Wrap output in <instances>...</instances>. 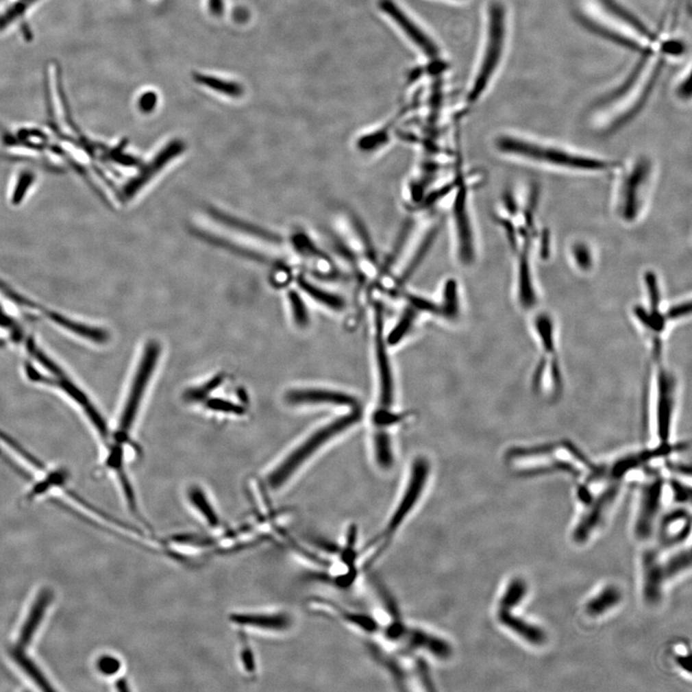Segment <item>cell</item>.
Returning <instances> with one entry per match:
<instances>
[{
	"label": "cell",
	"instance_id": "28",
	"mask_svg": "<svg viewBox=\"0 0 692 692\" xmlns=\"http://www.w3.org/2000/svg\"><path fill=\"white\" fill-rule=\"evenodd\" d=\"M691 551L682 550L671 556L667 560L663 562V572H665V579L674 578L677 575L686 571L691 567Z\"/></svg>",
	"mask_w": 692,
	"mask_h": 692
},
{
	"label": "cell",
	"instance_id": "6",
	"mask_svg": "<svg viewBox=\"0 0 692 692\" xmlns=\"http://www.w3.org/2000/svg\"><path fill=\"white\" fill-rule=\"evenodd\" d=\"M360 419L359 412H354L351 414L346 415L336 421H332L328 425L322 427L316 433L312 434L308 440L305 441L299 447L297 448L292 454L288 456L285 460L276 467L273 471L267 477V484L271 490H279L284 484L287 483L291 477L297 472L304 464L305 460L309 459L312 453L316 452L321 448L322 445L331 440L332 438L341 433L348 427L356 423Z\"/></svg>",
	"mask_w": 692,
	"mask_h": 692
},
{
	"label": "cell",
	"instance_id": "30",
	"mask_svg": "<svg viewBox=\"0 0 692 692\" xmlns=\"http://www.w3.org/2000/svg\"><path fill=\"white\" fill-rule=\"evenodd\" d=\"M376 462L383 469H390L393 464V448L388 434L380 432L374 438Z\"/></svg>",
	"mask_w": 692,
	"mask_h": 692
},
{
	"label": "cell",
	"instance_id": "47",
	"mask_svg": "<svg viewBox=\"0 0 692 692\" xmlns=\"http://www.w3.org/2000/svg\"><path fill=\"white\" fill-rule=\"evenodd\" d=\"M208 9L212 15L221 16L224 9V0H208Z\"/></svg>",
	"mask_w": 692,
	"mask_h": 692
},
{
	"label": "cell",
	"instance_id": "18",
	"mask_svg": "<svg viewBox=\"0 0 692 692\" xmlns=\"http://www.w3.org/2000/svg\"><path fill=\"white\" fill-rule=\"evenodd\" d=\"M689 512L676 509L665 515L658 527V543L662 548H669L682 543L691 533Z\"/></svg>",
	"mask_w": 692,
	"mask_h": 692
},
{
	"label": "cell",
	"instance_id": "31",
	"mask_svg": "<svg viewBox=\"0 0 692 692\" xmlns=\"http://www.w3.org/2000/svg\"><path fill=\"white\" fill-rule=\"evenodd\" d=\"M441 312L448 319H454L459 312V298H458L457 283L455 280H448L443 290V304Z\"/></svg>",
	"mask_w": 692,
	"mask_h": 692
},
{
	"label": "cell",
	"instance_id": "25",
	"mask_svg": "<svg viewBox=\"0 0 692 692\" xmlns=\"http://www.w3.org/2000/svg\"><path fill=\"white\" fill-rule=\"evenodd\" d=\"M527 593H528V586L523 579L514 578L510 580L509 584L506 586L504 593L501 595L497 610H514L519 604L523 602Z\"/></svg>",
	"mask_w": 692,
	"mask_h": 692
},
{
	"label": "cell",
	"instance_id": "29",
	"mask_svg": "<svg viewBox=\"0 0 692 692\" xmlns=\"http://www.w3.org/2000/svg\"><path fill=\"white\" fill-rule=\"evenodd\" d=\"M213 217H214V219L225 224V225L233 228L243 229V230H245V232L250 234V235H254L255 237L262 238L271 243L280 242V240L274 234L267 232V231L262 230V229L258 228L256 226L240 223L238 219L230 218V217L225 216L223 213H219L218 211L213 212Z\"/></svg>",
	"mask_w": 692,
	"mask_h": 692
},
{
	"label": "cell",
	"instance_id": "22",
	"mask_svg": "<svg viewBox=\"0 0 692 692\" xmlns=\"http://www.w3.org/2000/svg\"><path fill=\"white\" fill-rule=\"evenodd\" d=\"M188 499L198 517L207 527L216 531L223 527L221 515L201 488L197 486L190 488Z\"/></svg>",
	"mask_w": 692,
	"mask_h": 692
},
{
	"label": "cell",
	"instance_id": "4",
	"mask_svg": "<svg viewBox=\"0 0 692 692\" xmlns=\"http://www.w3.org/2000/svg\"><path fill=\"white\" fill-rule=\"evenodd\" d=\"M652 361V432L655 445H667L672 443L673 428L677 414L679 380L675 372L663 361V357L651 359Z\"/></svg>",
	"mask_w": 692,
	"mask_h": 692
},
{
	"label": "cell",
	"instance_id": "45",
	"mask_svg": "<svg viewBox=\"0 0 692 692\" xmlns=\"http://www.w3.org/2000/svg\"><path fill=\"white\" fill-rule=\"evenodd\" d=\"M504 205L506 210L510 216H515L519 212V205L512 193L508 192L504 195Z\"/></svg>",
	"mask_w": 692,
	"mask_h": 692
},
{
	"label": "cell",
	"instance_id": "7",
	"mask_svg": "<svg viewBox=\"0 0 692 692\" xmlns=\"http://www.w3.org/2000/svg\"><path fill=\"white\" fill-rule=\"evenodd\" d=\"M651 163L648 159L639 158L633 164L622 181L619 190L618 211L623 221L633 223L641 213L644 188L651 175Z\"/></svg>",
	"mask_w": 692,
	"mask_h": 692
},
{
	"label": "cell",
	"instance_id": "21",
	"mask_svg": "<svg viewBox=\"0 0 692 692\" xmlns=\"http://www.w3.org/2000/svg\"><path fill=\"white\" fill-rule=\"evenodd\" d=\"M497 619L502 626L530 644L541 645L546 641L545 632L541 627L517 617L512 610H497Z\"/></svg>",
	"mask_w": 692,
	"mask_h": 692
},
{
	"label": "cell",
	"instance_id": "26",
	"mask_svg": "<svg viewBox=\"0 0 692 692\" xmlns=\"http://www.w3.org/2000/svg\"><path fill=\"white\" fill-rule=\"evenodd\" d=\"M297 282L299 287L310 297H312L314 301L321 303V304L328 307L329 309L334 310V311L338 312L345 309V300L340 295H334V293L327 292L325 290H322V288L312 285V283L308 282L304 278L298 279Z\"/></svg>",
	"mask_w": 692,
	"mask_h": 692
},
{
	"label": "cell",
	"instance_id": "15",
	"mask_svg": "<svg viewBox=\"0 0 692 692\" xmlns=\"http://www.w3.org/2000/svg\"><path fill=\"white\" fill-rule=\"evenodd\" d=\"M184 149H185V145L183 143L181 140H175L166 145L163 149L160 150L151 161H149L142 169L137 177L129 182L125 188V193H124L125 197H133L138 190H142L147 183L150 182L155 175L163 171L164 166H168L173 159L182 153Z\"/></svg>",
	"mask_w": 692,
	"mask_h": 692
},
{
	"label": "cell",
	"instance_id": "44",
	"mask_svg": "<svg viewBox=\"0 0 692 692\" xmlns=\"http://www.w3.org/2000/svg\"><path fill=\"white\" fill-rule=\"evenodd\" d=\"M410 300L412 304L414 305V307L417 308V309L430 312H441L440 308L436 307L433 302L428 301V300L415 297H410Z\"/></svg>",
	"mask_w": 692,
	"mask_h": 692
},
{
	"label": "cell",
	"instance_id": "40",
	"mask_svg": "<svg viewBox=\"0 0 692 692\" xmlns=\"http://www.w3.org/2000/svg\"><path fill=\"white\" fill-rule=\"evenodd\" d=\"M221 378L214 379L213 381L210 382L209 384H206L205 386H200V388H193V390L188 391L186 396H187L188 400L197 401L202 399V398L205 397L210 391L216 388L217 386H219V384L221 383Z\"/></svg>",
	"mask_w": 692,
	"mask_h": 692
},
{
	"label": "cell",
	"instance_id": "20",
	"mask_svg": "<svg viewBox=\"0 0 692 692\" xmlns=\"http://www.w3.org/2000/svg\"><path fill=\"white\" fill-rule=\"evenodd\" d=\"M287 401L293 405L332 404L354 406L356 400L351 395L340 391L322 390V388H301L288 393Z\"/></svg>",
	"mask_w": 692,
	"mask_h": 692
},
{
	"label": "cell",
	"instance_id": "38",
	"mask_svg": "<svg viewBox=\"0 0 692 692\" xmlns=\"http://www.w3.org/2000/svg\"><path fill=\"white\" fill-rule=\"evenodd\" d=\"M691 303L687 300V301H682L673 305L667 312H665V314L670 324L671 322H676L689 317L691 314Z\"/></svg>",
	"mask_w": 692,
	"mask_h": 692
},
{
	"label": "cell",
	"instance_id": "49",
	"mask_svg": "<svg viewBox=\"0 0 692 692\" xmlns=\"http://www.w3.org/2000/svg\"><path fill=\"white\" fill-rule=\"evenodd\" d=\"M116 689L119 691H130L128 687V682L125 679H119L118 682H116Z\"/></svg>",
	"mask_w": 692,
	"mask_h": 692
},
{
	"label": "cell",
	"instance_id": "27",
	"mask_svg": "<svg viewBox=\"0 0 692 692\" xmlns=\"http://www.w3.org/2000/svg\"><path fill=\"white\" fill-rule=\"evenodd\" d=\"M238 631H240V634H238V641H240V643H238L240 645L238 646V662H240V668L247 677H256L258 667L254 649L247 638V631L242 629H238Z\"/></svg>",
	"mask_w": 692,
	"mask_h": 692
},
{
	"label": "cell",
	"instance_id": "8",
	"mask_svg": "<svg viewBox=\"0 0 692 692\" xmlns=\"http://www.w3.org/2000/svg\"><path fill=\"white\" fill-rule=\"evenodd\" d=\"M159 355L160 345L156 341H151L145 347L140 366L138 367L137 373L134 378L132 388H131L125 409H124L123 417H121V425H119L121 433H127L135 421L145 388H147V384H149L157 362H158Z\"/></svg>",
	"mask_w": 692,
	"mask_h": 692
},
{
	"label": "cell",
	"instance_id": "5",
	"mask_svg": "<svg viewBox=\"0 0 692 692\" xmlns=\"http://www.w3.org/2000/svg\"><path fill=\"white\" fill-rule=\"evenodd\" d=\"M488 16L486 49L479 66V71L470 90L469 95L470 102L476 101L488 88L502 61L507 42L508 18L505 6L501 2H493L489 7Z\"/></svg>",
	"mask_w": 692,
	"mask_h": 692
},
{
	"label": "cell",
	"instance_id": "19",
	"mask_svg": "<svg viewBox=\"0 0 692 692\" xmlns=\"http://www.w3.org/2000/svg\"><path fill=\"white\" fill-rule=\"evenodd\" d=\"M383 319L380 307L376 310V355L378 360L379 376H380V397L381 403L383 406H390L393 401V373H391L390 359H388V352L385 341L382 336V329H383Z\"/></svg>",
	"mask_w": 692,
	"mask_h": 692
},
{
	"label": "cell",
	"instance_id": "39",
	"mask_svg": "<svg viewBox=\"0 0 692 692\" xmlns=\"http://www.w3.org/2000/svg\"><path fill=\"white\" fill-rule=\"evenodd\" d=\"M207 406L210 409L221 410V412H233V414H242L243 412V409L240 406L226 400L212 399L208 401Z\"/></svg>",
	"mask_w": 692,
	"mask_h": 692
},
{
	"label": "cell",
	"instance_id": "43",
	"mask_svg": "<svg viewBox=\"0 0 692 692\" xmlns=\"http://www.w3.org/2000/svg\"><path fill=\"white\" fill-rule=\"evenodd\" d=\"M672 491L674 493L675 500L679 502H687L691 498V490L687 488L681 482L674 480L671 482Z\"/></svg>",
	"mask_w": 692,
	"mask_h": 692
},
{
	"label": "cell",
	"instance_id": "37",
	"mask_svg": "<svg viewBox=\"0 0 692 692\" xmlns=\"http://www.w3.org/2000/svg\"><path fill=\"white\" fill-rule=\"evenodd\" d=\"M97 668L103 676L113 677L123 668V663L113 655H103L97 660Z\"/></svg>",
	"mask_w": 692,
	"mask_h": 692
},
{
	"label": "cell",
	"instance_id": "1",
	"mask_svg": "<svg viewBox=\"0 0 692 692\" xmlns=\"http://www.w3.org/2000/svg\"><path fill=\"white\" fill-rule=\"evenodd\" d=\"M429 464L423 458L414 462L409 481L380 530L360 549L362 571L371 569L386 555L419 507L428 481Z\"/></svg>",
	"mask_w": 692,
	"mask_h": 692
},
{
	"label": "cell",
	"instance_id": "46",
	"mask_svg": "<svg viewBox=\"0 0 692 692\" xmlns=\"http://www.w3.org/2000/svg\"><path fill=\"white\" fill-rule=\"evenodd\" d=\"M539 253H541V256L543 259H547L549 255H550V236H549L548 230H544L543 235H541Z\"/></svg>",
	"mask_w": 692,
	"mask_h": 692
},
{
	"label": "cell",
	"instance_id": "41",
	"mask_svg": "<svg viewBox=\"0 0 692 692\" xmlns=\"http://www.w3.org/2000/svg\"><path fill=\"white\" fill-rule=\"evenodd\" d=\"M157 101H158V99H157L155 92H145L144 95H140V99H138V108L142 110L144 113H150L156 107Z\"/></svg>",
	"mask_w": 692,
	"mask_h": 692
},
{
	"label": "cell",
	"instance_id": "12",
	"mask_svg": "<svg viewBox=\"0 0 692 692\" xmlns=\"http://www.w3.org/2000/svg\"><path fill=\"white\" fill-rule=\"evenodd\" d=\"M229 620L238 629L264 633H286L293 626V617L287 610L237 612L231 613Z\"/></svg>",
	"mask_w": 692,
	"mask_h": 692
},
{
	"label": "cell",
	"instance_id": "42",
	"mask_svg": "<svg viewBox=\"0 0 692 692\" xmlns=\"http://www.w3.org/2000/svg\"><path fill=\"white\" fill-rule=\"evenodd\" d=\"M498 221L502 224L505 232L507 233L508 238L512 247L517 248L519 245V231L517 230L512 221L507 219H499Z\"/></svg>",
	"mask_w": 692,
	"mask_h": 692
},
{
	"label": "cell",
	"instance_id": "23",
	"mask_svg": "<svg viewBox=\"0 0 692 692\" xmlns=\"http://www.w3.org/2000/svg\"><path fill=\"white\" fill-rule=\"evenodd\" d=\"M193 79L197 85L201 86L205 89L224 95V97H231V99H238L243 95V87L240 83L226 79L221 76L204 73H195Z\"/></svg>",
	"mask_w": 692,
	"mask_h": 692
},
{
	"label": "cell",
	"instance_id": "34",
	"mask_svg": "<svg viewBox=\"0 0 692 692\" xmlns=\"http://www.w3.org/2000/svg\"><path fill=\"white\" fill-rule=\"evenodd\" d=\"M415 317L414 310H407L404 312L399 322L396 324L393 330H391L390 335H388V343L390 345H396V343H399L404 338L406 334L410 331L412 322L415 321Z\"/></svg>",
	"mask_w": 692,
	"mask_h": 692
},
{
	"label": "cell",
	"instance_id": "36",
	"mask_svg": "<svg viewBox=\"0 0 692 692\" xmlns=\"http://www.w3.org/2000/svg\"><path fill=\"white\" fill-rule=\"evenodd\" d=\"M572 257H573L575 264L582 271H591L593 267V259L588 245H584V243H575L572 247Z\"/></svg>",
	"mask_w": 692,
	"mask_h": 692
},
{
	"label": "cell",
	"instance_id": "17",
	"mask_svg": "<svg viewBox=\"0 0 692 692\" xmlns=\"http://www.w3.org/2000/svg\"><path fill=\"white\" fill-rule=\"evenodd\" d=\"M380 8L382 10L388 14L390 18H393L395 21L396 25L399 26L403 32L405 33L410 40H412L414 44L417 45L427 55V56L433 57L438 55V47L435 42H433L419 27L415 25V21L410 20L409 16L406 15L404 12L401 10L399 7L396 5L395 2L391 1V0H381L380 1Z\"/></svg>",
	"mask_w": 692,
	"mask_h": 692
},
{
	"label": "cell",
	"instance_id": "16",
	"mask_svg": "<svg viewBox=\"0 0 692 692\" xmlns=\"http://www.w3.org/2000/svg\"><path fill=\"white\" fill-rule=\"evenodd\" d=\"M667 581L663 560L657 548L644 551L643 556V594L648 605H657L662 599L663 586Z\"/></svg>",
	"mask_w": 692,
	"mask_h": 692
},
{
	"label": "cell",
	"instance_id": "32",
	"mask_svg": "<svg viewBox=\"0 0 692 692\" xmlns=\"http://www.w3.org/2000/svg\"><path fill=\"white\" fill-rule=\"evenodd\" d=\"M436 233H438V230H436V228H434L432 229V230H430V232L427 234V235L425 236V238H424V240H422L421 245H419V247H417V251H415L414 256H412V259H410V264H408L407 267H406L405 269L406 271L404 272V274H403V277H404V278H406V277L410 276V274H412V272H414L415 269H417V267H419V264H421L422 259H423V258L426 256L427 252L429 251L431 245H433L434 240H435Z\"/></svg>",
	"mask_w": 692,
	"mask_h": 692
},
{
	"label": "cell",
	"instance_id": "11",
	"mask_svg": "<svg viewBox=\"0 0 692 692\" xmlns=\"http://www.w3.org/2000/svg\"><path fill=\"white\" fill-rule=\"evenodd\" d=\"M52 600H53V593L51 589L47 588L42 589L38 594L37 597L35 598L27 617L21 626L18 641L9 649V655L14 663H18L29 658L26 650L29 647L35 634H37L38 630L44 620L45 613H47Z\"/></svg>",
	"mask_w": 692,
	"mask_h": 692
},
{
	"label": "cell",
	"instance_id": "10",
	"mask_svg": "<svg viewBox=\"0 0 692 692\" xmlns=\"http://www.w3.org/2000/svg\"><path fill=\"white\" fill-rule=\"evenodd\" d=\"M621 490V482L610 481V484L593 501L583 517L573 530L572 538L577 543H584L589 541L591 534L595 531L608 510L612 507Z\"/></svg>",
	"mask_w": 692,
	"mask_h": 692
},
{
	"label": "cell",
	"instance_id": "48",
	"mask_svg": "<svg viewBox=\"0 0 692 692\" xmlns=\"http://www.w3.org/2000/svg\"><path fill=\"white\" fill-rule=\"evenodd\" d=\"M397 419L395 415H391L386 414V412H379L378 415H375V421L380 424L391 423V422H395Z\"/></svg>",
	"mask_w": 692,
	"mask_h": 692
},
{
	"label": "cell",
	"instance_id": "35",
	"mask_svg": "<svg viewBox=\"0 0 692 692\" xmlns=\"http://www.w3.org/2000/svg\"><path fill=\"white\" fill-rule=\"evenodd\" d=\"M288 300H290L291 307L293 319L298 326L305 327L309 323V314H308L306 306L302 301L301 297L295 291L288 293Z\"/></svg>",
	"mask_w": 692,
	"mask_h": 692
},
{
	"label": "cell",
	"instance_id": "9",
	"mask_svg": "<svg viewBox=\"0 0 692 692\" xmlns=\"http://www.w3.org/2000/svg\"><path fill=\"white\" fill-rule=\"evenodd\" d=\"M665 484V480L658 475L644 484L634 524V534L639 541H647L652 536L662 506Z\"/></svg>",
	"mask_w": 692,
	"mask_h": 692
},
{
	"label": "cell",
	"instance_id": "24",
	"mask_svg": "<svg viewBox=\"0 0 692 692\" xmlns=\"http://www.w3.org/2000/svg\"><path fill=\"white\" fill-rule=\"evenodd\" d=\"M621 600V591L617 586L610 584L604 588L597 595L589 599L586 605V612L591 617H601L604 613L617 607Z\"/></svg>",
	"mask_w": 692,
	"mask_h": 692
},
{
	"label": "cell",
	"instance_id": "14",
	"mask_svg": "<svg viewBox=\"0 0 692 692\" xmlns=\"http://www.w3.org/2000/svg\"><path fill=\"white\" fill-rule=\"evenodd\" d=\"M453 219L455 221L456 238L460 261L465 264L473 262L474 240L469 211L467 208V190L460 188L453 206Z\"/></svg>",
	"mask_w": 692,
	"mask_h": 692
},
{
	"label": "cell",
	"instance_id": "3",
	"mask_svg": "<svg viewBox=\"0 0 692 692\" xmlns=\"http://www.w3.org/2000/svg\"><path fill=\"white\" fill-rule=\"evenodd\" d=\"M495 145L496 149L502 153L556 168L582 171H605L613 166L612 164L605 160L573 153L559 147L539 144L515 136H500L496 140Z\"/></svg>",
	"mask_w": 692,
	"mask_h": 692
},
{
	"label": "cell",
	"instance_id": "13",
	"mask_svg": "<svg viewBox=\"0 0 692 692\" xmlns=\"http://www.w3.org/2000/svg\"><path fill=\"white\" fill-rule=\"evenodd\" d=\"M532 228L529 226H522L519 228V236L523 238V245L519 259V271H517V299L520 309L525 312L533 311L539 304V295L534 287L533 274H532L531 262H530V250H531Z\"/></svg>",
	"mask_w": 692,
	"mask_h": 692
},
{
	"label": "cell",
	"instance_id": "33",
	"mask_svg": "<svg viewBox=\"0 0 692 692\" xmlns=\"http://www.w3.org/2000/svg\"><path fill=\"white\" fill-rule=\"evenodd\" d=\"M643 279L648 293V308H650V309H660L662 295H660L657 275H656L655 272L648 271L644 273Z\"/></svg>",
	"mask_w": 692,
	"mask_h": 692
},
{
	"label": "cell",
	"instance_id": "2",
	"mask_svg": "<svg viewBox=\"0 0 692 692\" xmlns=\"http://www.w3.org/2000/svg\"><path fill=\"white\" fill-rule=\"evenodd\" d=\"M532 323L539 351L538 364L532 379L533 388L552 400H558L565 385L555 319L549 312H541L534 316Z\"/></svg>",
	"mask_w": 692,
	"mask_h": 692
}]
</instances>
